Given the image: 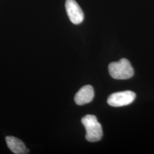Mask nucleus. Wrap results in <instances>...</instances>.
Masks as SVG:
<instances>
[{
    "label": "nucleus",
    "mask_w": 154,
    "mask_h": 154,
    "mask_svg": "<svg viewBox=\"0 0 154 154\" xmlns=\"http://www.w3.org/2000/svg\"><path fill=\"white\" fill-rule=\"evenodd\" d=\"M86 134V139L88 142H95L101 139L103 135L102 128L97 117L93 115H86L82 119Z\"/></svg>",
    "instance_id": "f257e3e1"
},
{
    "label": "nucleus",
    "mask_w": 154,
    "mask_h": 154,
    "mask_svg": "<svg viewBox=\"0 0 154 154\" xmlns=\"http://www.w3.org/2000/svg\"><path fill=\"white\" fill-rule=\"evenodd\" d=\"M65 8L67 16L72 23L78 25L83 22V12L75 0H66Z\"/></svg>",
    "instance_id": "20e7f679"
},
{
    "label": "nucleus",
    "mask_w": 154,
    "mask_h": 154,
    "mask_svg": "<svg viewBox=\"0 0 154 154\" xmlns=\"http://www.w3.org/2000/svg\"><path fill=\"white\" fill-rule=\"evenodd\" d=\"M110 75L116 79H127L134 75V72L130 61L122 58L118 62L111 63L109 66Z\"/></svg>",
    "instance_id": "f03ea898"
},
{
    "label": "nucleus",
    "mask_w": 154,
    "mask_h": 154,
    "mask_svg": "<svg viewBox=\"0 0 154 154\" xmlns=\"http://www.w3.org/2000/svg\"><path fill=\"white\" fill-rule=\"evenodd\" d=\"M136 94L131 91H125L112 94L107 99V103L112 107H122L130 105L135 99Z\"/></svg>",
    "instance_id": "7ed1b4c3"
},
{
    "label": "nucleus",
    "mask_w": 154,
    "mask_h": 154,
    "mask_svg": "<svg viewBox=\"0 0 154 154\" xmlns=\"http://www.w3.org/2000/svg\"><path fill=\"white\" fill-rule=\"evenodd\" d=\"M94 97V88L91 85H86L81 88L75 95L74 100L78 105H83L91 102Z\"/></svg>",
    "instance_id": "39448f33"
},
{
    "label": "nucleus",
    "mask_w": 154,
    "mask_h": 154,
    "mask_svg": "<svg viewBox=\"0 0 154 154\" xmlns=\"http://www.w3.org/2000/svg\"><path fill=\"white\" fill-rule=\"evenodd\" d=\"M8 147L13 153L15 154H26L29 153L25 144L20 139L14 137L9 136L5 138Z\"/></svg>",
    "instance_id": "423d86ee"
}]
</instances>
